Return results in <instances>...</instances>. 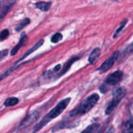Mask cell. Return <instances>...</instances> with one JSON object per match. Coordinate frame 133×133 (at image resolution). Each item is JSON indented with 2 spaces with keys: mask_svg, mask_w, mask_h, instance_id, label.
I'll return each instance as SVG.
<instances>
[{
  "mask_svg": "<svg viewBox=\"0 0 133 133\" xmlns=\"http://www.w3.org/2000/svg\"><path fill=\"white\" fill-rule=\"evenodd\" d=\"M75 125H77L75 123H73V122H69L68 119H67V120H64L62 122H60L58 124H57V125L55 126V127H53L52 131L54 132H56V131H59V130L61 129H62L71 128V127H74V126Z\"/></svg>",
  "mask_w": 133,
  "mask_h": 133,
  "instance_id": "obj_10",
  "label": "cell"
},
{
  "mask_svg": "<svg viewBox=\"0 0 133 133\" xmlns=\"http://www.w3.org/2000/svg\"><path fill=\"white\" fill-rule=\"evenodd\" d=\"M50 2H45V1H39L35 4V6L37 9H40L42 11H48L51 7Z\"/></svg>",
  "mask_w": 133,
  "mask_h": 133,
  "instance_id": "obj_14",
  "label": "cell"
},
{
  "mask_svg": "<svg viewBox=\"0 0 133 133\" xmlns=\"http://www.w3.org/2000/svg\"><path fill=\"white\" fill-rule=\"evenodd\" d=\"M44 40H39V41L38 42L36 43V44H35V45H33V46H32V48H31V49H29L28 51H27L25 52V54L23 55V56H22V58H19V59L18 60V61H16V63L14 64H16L17 63H18V62H20L21 61H22V60H23V59H24V58H25L27 57H28V56L29 55L32 54V53H33V52H35V51L37 50V49H38V48H40V47H41L42 45H43V44H44Z\"/></svg>",
  "mask_w": 133,
  "mask_h": 133,
  "instance_id": "obj_9",
  "label": "cell"
},
{
  "mask_svg": "<svg viewBox=\"0 0 133 133\" xmlns=\"http://www.w3.org/2000/svg\"><path fill=\"white\" fill-rule=\"evenodd\" d=\"M9 35V31L8 29H4L0 32V40H4L7 38Z\"/></svg>",
  "mask_w": 133,
  "mask_h": 133,
  "instance_id": "obj_21",
  "label": "cell"
},
{
  "mask_svg": "<svg viewBox=\"0 0 133 133\" xmlns=\"http://www.w3.org/2000/svg\"><path fill=\"white\" fill-rule=\"evenodd\" d=\"M123 75V72L119 70L114 71L112 74H109L104 83L100 86L99 90L101 91V93H106L110 89V87H114L117 84H118L122 81Z\"/></svg>",
  "mask_w": 133,
  "mask_h": 133,
  "instance_id": "obj_3",
  "label": "cell"
},
{
  "mask_svg": "<svg viewBox=\"0 0 133 133\" xmlns=\"http://www.w3.org/2000/svg\"><path fill=\"white\" fill-rule=\"evenodd\" d=\"M61 70V65L60 64H58L57 66H56L54 68V69H53V70H54L55 71H56V72H57V71H58V70Z\"/></svg>",
  "mask_w": 133,
  "mask_h": 133,
  "instance_id": "obj_23",
  "label": "cell"
},
{
  "mask_svg": "<svg viewBox=\"0 0 133 133\" xmlns=\"http://www.w3.org/2000/svg\"><path fill=\"white\" fill-rule=\"evenodd\" d=\"M8 55V49H4L0 51V61L3 60Z\"/></svg>",
  "mask_w": 133,
  "mask_h": 133,
  "instance_id": "obj_22",
  "label": "cell"
},
{
  "mask_svg": "<svg viewBox=\"0 0 133 133\" xmlns=\"http://www.w3.org/2000/svg\"><path fill=\"white\" fill-rule=\"evenodd\" d=\"M119 53L118 51H116L115 52L112 53L110 57L109 58L106 60L99 67L97 68V70L100 72V74H103V73H105L106 71H109V70L112 68L113 66H114V63L116 62V61H117V59L119 57Z\"/></svg>",
  "mask_w": 133,
  "mask_h": 133,
  "instance_id": "obj_5",
  "label": "cell"
},
{
  "mask_svg": "<svg viewBox=\"0 0 133 133\" xmlns=\"http://www.w3.org/2000/svg\"><path fill=\"white\" fill-rule=\"evenodd\" d=\"M39 118V114L37 111L31 112L29 114H27L24 119L21 122V123L19 125V129L22 130L23 129L27 128L29 126L33 124Z\"/></svg>",
  "mask_w": 133,
  "mask_h": 133,
  "instance_id": "obj_6",
  "label": "cell"
},
{
  "mask_svg": "<svg viewBox=\"0 0 133 133\" xmlns=\"http://www.w3.org/2000/svg\"><path fill=\"white\" fill-rule=\"evenodd\" d=\"M99 127V124L97 123L92 124L87 127L81 133H94L97 131Z\"/></svg>",
  "mask_w": 133,
  "mask_h": 133,
  "instance_id": "obj_15",
  "label": "cell"
},
{
  "mask_svg": "<svg viewBox=\"0 0 133 133\" xmlns=\"http://www.w3.org/2000/svg\"><path fill=\"white\" fill-rule=\"evenodd\" d=\"M127 23V19H123V21H122V23H121L118 29L116 30V31L115 33H114V35H113V38H116L117 36H118V35H119V34L120 33L121 31H122V29L124 28L125 25L126 23Z\"/></svg>",
  "mask_w": 133,
  "mask_h": 133,
  "instance_id": "obj_19",
  "label": "cell"
},
{
  "mask_svg": "<svg viewBox=\"0 0 133 133\" xmlns=\"http://www.w3.org/2000/svg\"><path fill=\"white\" fill-rule=\"evenodd\" d=\"M104 129H105V127H103V128H101V129L99 131V132L97 133H103V131H104Z\"/></svg>",
  "mask_w": 133,
  "mask_h": 133,
  "instance_id": "obj_25",
  "label": "cell"
},
{
  "mask_svg": "<svg viewBox=\"0 0 133 133\" xmlns=\"http://www.w3.org/2000/svg\"><path fill=\"white\" fill-rule=\"evenodd\" d=\"M123 133H133V119L127 122Z\"/></svg>",
  "mask_w": 133,
  "mask_h": 133,
  "instance_id": "obj_18",
  "label": "cell"
},
{
  "mask_svg": "<svg viewBox=\"0 0 133 133\" xmlns=\"http://www.w3.org/2000/svg\"><path fill=\"white\" fill-rule=\"evenodd\" d=\"M133 53V42L128 45L121 54V61H124Z\"/></svg>",
  "mask_w": 133,
  "mask_h": 133,
  "instance_id": "obj_12",
  "label": "cell"
},
{
  "mask_svg": "<svg viewBox=\"0 0 133 133\" xmlns=\"http://www.w3.org/2000/svg\"><path fill=\"white\" fill-rule=\"evenodd\" d=\"M15 3L16 1L12 0H4L0 1V23Z\"/></svg>",
  "mask_w": 133,
  "mask_h": 133,
  "instance_id": "obj_7",
  "label": "cell"
},
{
  "mask_svg": "<svg viewBox=\"0 0 133 133\" xmlns=\"http://www.w3.org/2000/svg\"><path fill=\"white\" fill-rule=\"evenodd\" d=\"M30 23V19L29 18H25L23 20L19 22V24L17 25V26L16 27L15 29L16 31H20L21 30L23 29L28 24H29Z\"/></svg>",
  "mask_w": 133,
  "mask_h": 133,
  "instance_id": "obj_17",
  "label": "cell"
},
{
  "mask_svg": "<svg viewBox=\"0 0 133 133\" xmlns=\"http://www.w3.org/2000/svg\"><path fill=\"white\" fill-rule=\"evenodd\" d=\"M99 99V96L97 94H93L87 97L73 111L70 112V116L74 117L78 115H84L89 112L96 105Z\"/></svg>",
  "mask_w": 133,
  "mask_h": 133,
  "instance_id": "obj_2",
  "label": "cell"
},
{
  "mask_svg": "<svg viewBox=\"0 0 133 133\" xmlns=\"http://www.w3.org/2000/svg\"><path fill=\"white\" fill-rule=\"evenodd\" d=\"M114 127L112 126V127H110V129L108 130V131L106 133H113L114 132Z\"/></svg>",
  "mask_w": 133,
  "mask_h": 133,
  "instance_id": "obj_24",
  "label": "cell"
},
{
  "mask_svg": "<svg viewBox=\"0 0 133 133\" xmlns=\"http://www.w3.org/2000/svg\"><path fill=\"white\" fill-rule=\"evenodd\" d=\"M62 39V34L59 33V32H57V33L55 34L54 35H53V36L51 38V41L53 43H58V42L61 41Z\"/></svg>",
  "mask_w": 133,
  "mask_h": 133,
  "instance_id": "obj_20",
  "label": "cell"
},
{
  "mask_svg": "<svg viewBox=\"0 0 133 133\" xmlns=\"http://www.w3.org/2000/svg\"><path fill=\"white\" fill-rule=\"evenodd\" d=\"M27 41V36H26L25 32H23L22 35H21V38L19 42L18 43L17 45H15V47H14V48H13L12 49L11 52H10V55H11L12 56H13L14 55L16 54L17 52L18 51V50H19V49H20L23 45H25V44H26Z\"/></svg>",
  "mask_w": 133,
  "mask_h": 133,
  "instance_id": "obj_8",
  "label": "cell"
},
{
  "mask_svg": "<svg viewBox=\"0 0 133 133\" xmlns=\"http://www.w3.org/2000/svg\"><path fill=\"white\" fill-rule=\"evenodd\" d=\"M78 59H79V57H72V58H70L69 61H68L67 62H66V64L64 65L63 68H62V69L61 70V73H60L59 75H58V77L62 76V75H63L64 74H66V73L68 71L69 69L70 68V67H71V65L73 64V63H74L75 61H76L77 60H78Z\"/></svg>",
  "mask_w": 133,
  "mask_h": 133,
  "instance_id": "obj_11",
  "label": "cell"
},
{
  "mask_svg": "<svg viewBox=\"0 0 133 133\" xmlns=\"http://www.w3.org/2000/svg\"><path fill=\"white\" fill-rule=\"evenodd\" d=\"M19 102V99L16 97H9L6 99L4 102V105L5 107H12L17 105Z\"/></svg>",
  "mask_w": 133,
  "mask_h": 133,
  "instance_id": "obj_16",
  "label": "cell"
},
{
  "mask_svg": "<svg viewBox=\"0 0 133 133\" xmlns=\"http://www.w3.org/2000/svg\"><path fill=\"white\" fill-rule=\"evenodd\" d=\"M126 93H127V91L124 87H120L116 90L115 92L113 94L112 99L110 101L105 110V114L107 115H109L115 109V108L118 106L121 100L125 97Z\"/></svg>",
  "mask_w": 133,
  "mask_h": 133,
  "instance_id": "obj_4",
  "label": "cell"
},
{
  "mask_svg": "<svg viewBox=\"0 0 133 133\" xmlns=\"http://www.w3.org/2000/svg\"><path fill=\"white\" fill-rule=\"evenodd\" d=\"M100 54H101V50L99 48H96L92 51L91 54L90 55L89 58H88V61L90 64H95L96 61L98 59L99 57Z\"/></svg>",
  "mask_w": 133,
  "mask_h": 133,
  "instance_id": "obj_13",
  "label": "cell"
},
{
  "mask_svg": "<svg viewBox=\"0 0 133 133\" xmlns=\"http://www.w3.org/2000/svg\"><path fill=\"white\" fill-rule=\"evenodd\" d=\"M70 101H71V98L68 97V98H66L61 101L58 104H57V106L55 108H53L42 119V120L36 125L37 128L39 129H42L43 127L45 125H46L51 120H52L54 118L58 117L62 112L64 110L68 107V104L70 103Z\"/></svg>",
  "mask_w": 133,
  "mask_h": 133,
  "instance_id": "obj_1",
  "label": "cell"
}]
</instances>
